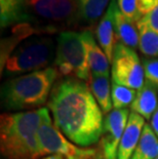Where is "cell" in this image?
I'll return each mask as SVG.
<instances>
[{
    "label": "cell",
    "mask_w": 158,
    "mask_h": 159,
    "mask_svg": "<svg viewBox=\"0 0 158 159\" xmlns=\"http://www.w3.org/2000/svg\"><path fill=\"white\" fill-rule=\"evenodd\" d=\"M55 125L81 148L97 143L103 133V112L89 84L65 78L55 84L47 102Z\"/></svg>",
    "instance_id": "6da1fadb"
},
{
    "label": "cell",
    "mask_w": 158,
    "mask_h": 159,
    "mask_svg": "<svg viewBox=\"0 0 158 159\" xmlns=\"http://www.w3.org/2000/svg\"><path fill=\"white\" fill-rule=\"evenodd\" d=\"M42 119L38 110L4 113L0 119V150L5 159H38L37 131Z\"/></svg>",
    "instance_id": "7a4b0ae2"
},
{
    "label": "cell",
    "mask_w": 158,
    "mask_h": 159,
    "mask_svg": "<svg viewBox=\"0 0 158 159\" xmlns=\"http://www.w3.org/2000/svg\"><path fill=\"white\" fill-rule=\"evenodd\" d=\"M59 72L55 67L35 71L7 80L1 89L2 107L30 110L48 102Z\"/></svg>",
    "instance_id": "3957f363"
},
{
    "label": "cell",
    "mask_w": 158,
    "mask_h": 159,
    "mask_svg": "<svg viewBox=\"0 0 158 159\" xmlns=\"http://www.w3.org/2000/svg\"><path fill=\"white\" fill-rule=\"evenodd\" d=\"M56 49L52 37L40 34L28 37L12 49L1 64V71L13 75L46 69L55 61Z\"/></svg>",
    "instance_id": "277c9868"
},
{
    "label": "cell",
    "mask_w": 158,
    "mask_h": 159,
    "mask_svg": "<svg viewBox=\"0 0 158 159\" xmlns=\"http://www.w3.org/2000/svg\"><path fill=\"white\" fill-rule=\"evenodd\" d=\"M53 67L58 70L59 75L76 78L89 84L92 71L80 33L63 31L58 35Z\"/></svg>",
    "instance_id": "5b68a950"
},
{
    "label": "cell",
    "mask_w": 158,
    "mask_h": 159,
    "mask_svg": "<svg viewBox=\"0 0 158 159\" xmlns=\"http://www.w3.org/2000/svg\"><path fill=\"white\" fill-rule=\"evenodd\" d=\"M27 15L29 22H44L49 32L56 31L55 26L70 25L79 19L76 0H28Z\"/></svg>",
    "instance_id": "8992f818"
},
{
    "label": "cell",
    "mask_w": 158,
    "mask_h": 159,
    "mask_svg": "<svg viewBox=\"0 0 158 159\" xmlns=\"http://www.w3.org/2000/svg\"><path fill=\"white\" fill-rule=\"evenodd\" d=\"M113 82L139 90L144 84V68L138 53L132 47L117 42L112 59Z\"/></svg>",
    "instance_id": "52a82bcc"
},
{
    "label": "cell",
    "mask_w": 158,
    "mask_h": 159,
    "mask_svg": "<svg viewBox=\"0 0 158 159\" xmlns=\"http://www.w3.org/2000/svg\"><path fill=\"white\" fill-rule=\"evenodd\" d=\"M41 156L59 154L67 159H75L85 154L88 148H80L67 140L59 128L53 125L47 108H42V119L37 131Z\"/></svg>",
    "instance_id": "ba28073f"
},
{
    "label": "cell",
    "mask_w": 158,
    "mask_h": 159,
    "mask_svg": "<svg viewBox=\"0 0 158 159\" xmlns=\"http://www.w3.org/2000/svg\"><path fill=\"white\" fill-rule=\"evenodd\" d=\"M129 112L126 109H113L104 118L103 133L99 151L103 159H118V148L125 130Z\"/></svg>",
    "instance_id": "9c48e42d"
},
{
    "label": "cell",
    "mask_w": 158,
    "mask_h": 159,
    "mask_svg": "<svg viewBox=\"0 0 158 159\" xmlns=\"http://www.w3.org/2000/svg\"><path fill=\"white\" fill-rule=\"evenodd\" d=\"M145 124V120L141 115L130 112L125 130L119 144L118 159H132Z\"/></svg>",
    "instance_id": "30bf717a"
},
{
    "label": "cell",
    "mask_w": 158,
    "mask_h": 159,
    "mask_svg": "<svg viewBox=\"0 0 158 159\" xmlns=\"http://www.w3.org/2000/svg\"><path fill=\"white\" fill-rule=\"evenodd\" d=\"M84 45L87 63L93 75H108L109 73V59L106 53L97 43L95 37L89 30H84L80 33Z\"/></svg>",
    "instance_id": "8fae6325"
},
{
    "label": "cell",
    "mask_w": 158,
    "mask_h": 159,
    "mask_svg": "<svg viewBox=\"0 0 158 159\" xmlns=\"http://www.w3.org/2000/svg\"><path fill=\"white\" fill-rule=\"evenodd\" d=\"M113 1V26L117 41L122 44L136 48L139 46V30L137 24L126 18L118 8L116 0Z\"/></svg>",
    "instance_id": "7c38bea8"
},
{
    "label": "cell",
    "mask_w": 158,
    "mask_h": 159,
    "mask_svg": "<svg viewBox=\"0 0 158 159\" xmlns=\"http://www.w3.org/2000/svg\"><path fill=\"white\" fill-rule=\"evenodd\" d=\"M96 37L101 48L106 53L110 63L112 62L113 52L116 43L118 42L116 38L113 26V1L111 0L109 7L107 8L105 15L100 20L96 28Z\"/></svg>",
    "instance_id": "4fadbf2b"
},
{
    "label": "cell",
    "mask_w": 158,
    "mask_h": 159,
    "mask_svg": "<svg viewBox=\"0 0 158 159\" xmlns=\"http://www.w3.org/2000/svg\"><path fill=\"white\" fill-rule=\"evenodd\" d=\"M158 91L152 84L145 81L137 91V97L130 106L132 112L141 115L144 119H150L158 107Z\"/></svg>",
    "instance_id": "5bb4252c"
},
{
    "label": "cell",
    "mask_w": 158,
    "mask_h": 159,
    "mask_svg": "<svg viewBox=\"0 0 158 159\" xmlns=\"http://www.w3.org/2000/svg\"><path fill=\"white\" fill-rule=\"evenodd\" d=\"M27 1L28 0H0V24L2 29L15 24H28Z\"/></svg>",
    "instance_id": "9a60e30c"
},
{
    "label": "cell",
    "mask_w": 158,
    "mask_h": 159,
    "mask_svg": "<svg viewBox=\"0 0 158 159\" xmlns=\"http://www.w3.org/2000/svg\"><path fill=\"white\" fill-rule=\"evenodd\" d=\"M89 87L103 114L107 115L109 112H111L113 102L110 77L108 75H93L92 74Z\"/></svg>",
    "instance_id": "2e32d148"
},
{
    "label": "cell",
    "mask_w": 158,
    "mask_h": 159,
    "mask_svg": "<svg viewBox=\"0 0 158 159\" xmlns=\"http://www.w3.org/2000/svg\"><path fill=\"white\" fill-rule=\"evenodd\" d=\"M157 157L158 137L154 133L152 126L146 123L132 159H156Z\"/></svg>",
    "instance_id": "e0dca14e"
},
{
    "label": "cell",
    "mask_w": 158,
    "mask_h": 159,
    "mask_svg": "<svg viewBox=\"0 0 158 159\" xmlns=\"http://www.w3.org/2000/svg\"><path fill=\"white\" fill-rule=\"evenodd\" d=\"M79 19L87 24H93L102 19L110 0H76Z\"/></svg>",
    "instance_id": "ac0fdd59"
},
{
    "label": "cell",
    "mask_w": 158,
    "mask_h": 159,
    "mask_svg": "<svg viewBox=\"0 0 158 159\" xmlns=\"http://www.w3.org/2000/svg\"><path fill=\"white\" fill-rule=\"evenodd\" d=\"M139 30V48L143 55L150 57H158V33L140 20L137 23Z\"/></svg>",
    "instance_id": "d6986e66"
},
{
    "label": "cell",
    "mask_w": 158,
    "mask_h": 159,
    "mask_svg": "<svg viewBox=\"0 0 158 159\" xmlns=\"http://www.w3.org/2000/svg\"><path fill=\"white\" fill-rule=\"evenodd\" d=\"M137 97V91L129 87L112 82V102L114 109H125L132 106Z\"/></svg>",
    "instance_id": "ffe728a7"
},
{
    "label": "cell",
    "mask_w": 158,
    "mask_h": 159,
    "mask_svg": "<svg viewBox=\"0 0 158 159\" xmlns=\"http://www.w3.org/2000/svg\"><path fill=\"white\" fill-rule=\"evenodd\" d=\"M142 19L151 29L158 33V0H142Z\"/></svg>",
    "instance_id": "44dd1931"
},
{
    "label": "cell",
    "mask_w": 158,
    "mask_h": 159,
    "mask_svg": "<svg viewBox=\"0 0 158 159\" xmlns=\"http://www.w3.org/2000/svg\"><path fill=\"white\" fill-rule=\"evenodd\" d=\"M118 8L126 18L133 23H138L142 19L141 2L142 0H116Z\"/></svg>",
    "instance_id": "7402d4cb"
},
{
    "label": "cell",
    "mask_w": 158,
    "mask_h": 159,
    "mask_svg": "<svg viewBox=\"0 0 158 159\" xmlns=\"http://www.w3.org/2000/svg\"><path fill=\"white\" fill-rule=\"evenodd\" d=\"M146 81L150 82L158 91V57H145L142 60Z\"/></svg>",
    "instance_id": "603a6c76"
},
{
    "label": "cell",
    "mask_w": 158,
    "mask_h": 159,
    "mask_svg": "<svg viewBox=\"0 0 158 159\" xmlns=\"http://www.w3.org/2000/svg\"><path fill=\"white\" fill-rule=\"evenodd\" d=\"M75 159H103L100 154V151L97 149L88 148L85 154L81 155V156L77 157Z\"/></svg>",
    "instance_id": "cb8c5ba5"
},
{
    "label": "cell",
    "mask_w": 158,
    "mask_h": 159,
    "mask_svg": "<svg viewBox=\"0 0 158 159\" xmlns=\"http://www.w3.org/2000/svg\"><path fill=\"white\" fill-rule=\"evenodd\" d=\"M151 126H152L154 133H155V134L158 137V107L157 109L155 111V113L153 114L152 116V119H151Z\"/></svg>",
    "instance_id": "d4e9b609"
},
{
    "label": "cell",
    "mask_w": 158,
    "mask_h": 159,
    "mask_svg": "<svg viewBox=\"0 0 158 159\" xmlns=\"http://www.w3.org/2000/svg\"><path fill=\"white\" fill-rule=\"evenodd\" d=\"M42 159H67L65 156L63 155H59V154H53V155H48V156H45Z\"/></svg>",
    "instance_id": "484cf974"
},
{
    "label": "cell",
    "mask_w": 158,
    "mask_h": 159,
    "mask_svg": "<svg viewBox=\"0 0 158 159\" xmlns=\"http://www.w3.org/2000/svg\"><path fill=\"white\" fill-rule=\"evenodd\" d=\"M156 159H158V157H157V158H156Z\"/></svg>",
    "instance_id": "4316f807"
}]
</instances>
